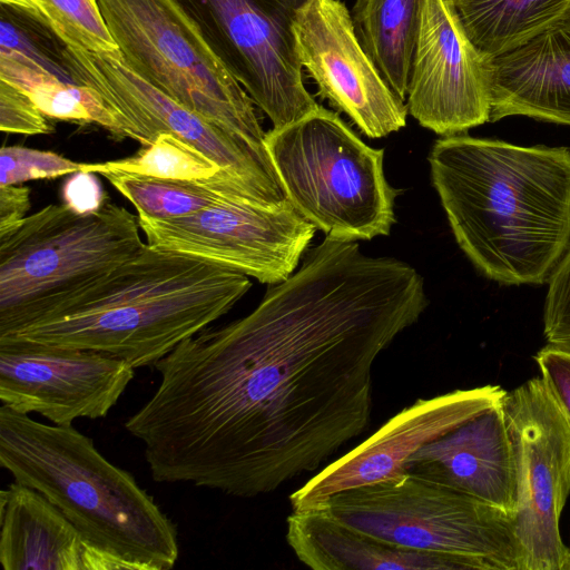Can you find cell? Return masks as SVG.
<instances>
[{
    "instance_id": "44dd1931",
    "label": "cell",
    "mask_w": 570,
    "mask_h": 570,
    "mask_svg": "<svg viewBox=\"0 0 570 570\" xmlns=\"http://www.w3.org/2000/svg\"><path fill=\"white\" fill-rule=\"evenodd\" d=\"M425 0H356L352 20L358 40L390 89L403 101Z\"/></svg>"
},
{
    "instance_id": "8992f818",
    "label": "cell",
    "mask_w": 570,
    "mask_h": 570,
    "mask_svg": "<svg viewBox=\"0 0 570 570\" xmlns=\"http://www.w3.org/2000/svg\"><path fill=\"white\" fill-rule=\"evenodd\" d=\"M139 228L138 216L107 199L88 214L62 203L26 216L0 236V336L137 255L146 245Z\"/></svg>"
},
{
    "instance_id": "f546056e",
    "label": "cell",
    "mask_w": 570,
    "mask_h": 570,
    "mask_svg": "<svg viewBox=\"0 0 570 570\" xmlns=\"http://www.w3.org/2000/svg\"><path fill=\"white\" fill-rule=\"evenodd\" d=\"M534 360L543 383L570 424V347L548 343Z\"/></svg>"
},
{
    "instance_id": "d6986e66",
    "label": "cell",
    "mask_w": 570,
    "mask_h": 570,
    "mask_svg": "<svg viewBox=\"0 0 570 570\" xmlns=\"http://www.w3.org/2000/svg\"><path fill=\"white\" fill-rule=\"evenodd\" d=\"M286 539L314 570H492L487 562L393 544L337 518L326 504L292 510Z\"/></svg>"
},
{
    "instance_id": "8fae6325",
    "label": "cell",
    "mask_w": 570,
    "mask_h": 570,
    "mask_svg": "<svg viewBox=\"0 0 570 570\" xmlns=\"http://www.w3.org/2000/svg\"><path fill=\"white\" fill-rule=\"evenodd\" d=\"M273 128L320 107L303 82L294 22L309 0H175Z\"/></svg>"
},
{
    "instance_id": "cb8c5ba5",
    "label": "cell",
    "mask_w": 570,
    "mask_h": 570,
    "mask_svg": "<svg viewBox=\"0 0 570 570\" xmlns=\"http://www.w3.org/2000/svg\"><path fill=\"white\" fill-rule=\"evenodd\" d=\"M83 171L104 176L135 206L138 216L153 219L181 217L227 198H245L213 177L199 180L166 179L108 169L101 163H86Z\"/></svg>"
},
{
    "instance_id": "9a60e30c",
    "label": "cell",
    "mask_w": 570,
    "mask_h": 570,
    "mask_svg": "<svg viewBox=\"0 0 570 570\" xmlns=\"http://www.w3.org/2000/svg\"><path fill=\"white\" fill-rule=\"evenodd\" d=\"M487 62L465 35L451 0H425L407 88L409 114L442 136L490 121Z\"/></svg>"
},
{
    "instance_id": "ac0fdd59",
    "label": "cell",
    "mask_w": 570,
    "mask_h": 570,
    "mask_svg": "<svg viewBox=\"0 0 570 570\" xmlns=\"http://www.w3.org/2000/svg\"><path fill=\"white\" fill-rule=\"evenodd\" d=\"M487 66L490 121L525 116L570 126V12Z\"/></svg>"
},
{
    "instance_id": "f1b7e54d",
    "label": "cell",
    "mask_w": 570,
    "mask_h": 570,
    "mask_svg": "<svg viewBox=\"0 0 570 570\" xmlns=\"http://www.w3.org/2000/svg\"><path fill=\"white\" fill-rule=\"evenodd\" d=\"M0 129L12 134L38 135L50 132L52 127L26 92L0 80Z\"/></svg>"
},
{
    "instance_id": "83f0119b",
    "label": "cell",
    "mask_w": 570,
    "mask_h": 570,
    "mask_svg": "<svg viewBox=\"0 0 570 570\" xmlns=\"http://www.w3.org/2000/svg\"><path fill=\"white\" fill-rule=\"evenodd\" d=\"M547 283L544 337L549 344L570 347V244Z\"/></svg>"
},
{
    "instance_id": "7a4b0ae2",
    "label": "cell",
    "mask_w": 570,
    "mask_h": 570,
    "mask_svg": "<svg viewBox=\"0 0 570 570\" xmlns=\"http://www.w3.org/2000/svg\"><path fill=\"white\" fill-rule=\"evenodd\" d=\"M429 163L474 267L503 285L547 283L570 244V148L458 134L438 139Z\"/></svg>"
},
{
    "instance_id": "7c38bea8",
    "label": "cell",
    "mask_w": 570,
    "mask_h": 570,
    "mask_svg": "<svg viewBox=\"0 0 570 570\" xmlns=\"http://www.w3.org/2000/svg\"><path fill=\"white\" fill-rule=\"evenodd\" d=\"M138 222L151 247L227 267L269 285L294 273L316 230L288 200L267 205L245 198H227L176 218L138 216Z\"/></svg>"
},
{
    "instance_id": "ba28073f",
    "label": "cell",
    "mask_w": 570,
    "mask_h": 570,
    "mask_svg": "<svg viewBox=\"0 0 570 570\" xmlns=\"http://www.w3.org/2000/svg\"><path fill=\"white\" fill-rule=\"evenodd\" d=\"M323 504L393 544L480 560L492 570H521L507 512L419 473L345 490Z\"/></svg>"
},
{
    "instance_id": "52a82bcc",
    "label": "cell",
    "mask_w": 570,
    "mask_h": 570,
    "mask_svg": "<svg viewBox=\"0 0 570 570\" xmlns=\"http://www.w3.org/2000/svg\"><path fill=\"white\" fill-rule=\"evenodd\" d=\"M125 61L144 79L262 153L255 104L175 0H97Z\"/></svg>"
},
{
    "instance_id": "e0dca14e",
    "label": "cell",
    "mask_w": 570,
    "mask_h": 570,
    "mask_svg": "<svg viewBox=\"0 0 570 570\" xmlns=\"http://www.w3.org/2000/svg\"><path fill=\"white\" fill-rule=\"evenodd\" d=\"M425 475L509 515L514 510V469L500 402L425 444L406 462Z\"/></svg>"
},
{
    "instance_id": "4fadbf2b",
    "label": "cell",
    "mask_w": 570,
    "mask_h": 570,
    "mask_svg": "<svg viewBox=\"0 0 570 570\" xmlns=\"http://www.w3.org/2000/svg\"><path fill=\"white\" fill-rule=\"evenodd\" d=\"M125 360L92 350L0 338V401L57 425L101 419L135 377Z\"/></svg>"
},
{
    "instance_id": "603a6c76",
    "label": "cell",
    "mask_w": 570,
    "mask_h": 570,
    "mask_svg": "<svg viewBox=\"0 0 570 570\" xmlns=\"http://www.w3.org/2000/svg\"><path fill=\"white\" fill-rule=\"evenodd\" d=\"M0 80L26 92L48 118L96 124L115 139L127 138L115 114L94 89L60 78L20 50L1 47Z\"/></svg>"
},
{
    "instance_id": "2e32d148",
    "label": "cell",
    "mask_w": 570,
    "mask_h": 570,
    "mask_svg": "<svg viewBox=\"0 0 570 570\" xmlns=\"http://www.w3.org/2000/svg\"><path fill=\"white\" fill-rule=\"evenodd\" d=\"M498 385L455 390L417 400L358 446L328 464L291 497L292 510L325 503L334 494L397 478L425 444L500 402Z\"/></svg>"
},
{
    "instance_id": "6da1fadb",
    "label": "cell",
    "mask_w": 570,
    "mask_h": 570,
    "mask_svg": "<svg viewBox=\"0 0 570 570\" xmlns=\"http://www.w3.org/2000/svg\"><path fill=\"white\" fill-rule=\"evenodd\" d=\"M426 305L411 265L325 236L249 314L158 361L125 428L156 482L274 492L365 430L373 364Z\"/></svg>"
},
{
    "instance_id": "5bb4252c",
    "label": "cell",
    "mask_w": 570,
    "mask_h": 570,
    "mask_svg": "<svg viewBox=\"0 0 570 570\" xmlns=\"http://www.w3.org/2000/svg\"><path fill=\"white\" fill-rule=\"evenodd\" d=\"M302 68L318 95L370 138H382L406 125L409 114L362 47L352 16L341 0H309L293 27Z\"/></svg>"
},
{
    "instance_id": "3957f363",
    "label": "cell",
    "mask_w": 570,
    "mask_h": 570,
    "mask_svg": "<svg viewBox=\"0 0 570 570\" xmlns=\"http://www.w3.org/2000/svg\"><path fill=\"white\" fill-rule=\"evenodd\" d=\"M250 286L243 273L146 244L0 338L92 350L135 368L154 366L227 314Z\"/></svg>"
},
{
    "instance_id": "7402d4cb",
    "label": "cell",
    "mask_w": 570,
    "mask_h": 570,
    "mask_svg": "<svg viewBox=\"0 0 570 570\" xmlns=\"http://www.w3.org/2000/svg\"><path fill=\"white\" fill-rule=\"evenodd\" d=\"M472 45L485 61L541 35L570 12V0H451Z\"/></svg>"
},
{
    "instance_id": "4dcf8cb0",
    "label": "cell",
    "mask_w": 570,
    "mask_h": 570,
    "mask_svg": "<svg viewBox=\"0 0 570 570\" xmlns=\"http://www.w3.org/2000/svg\"><path fill=\"white\" fill-rule=\"evenodd\" d=\"M63 203L78 214L98 210L107 199L102 186L90 171H76L62 186Z\"/></svg>"
},
{
    "instance_id": "484cf974",
    "label": "cell",
    "mask_w": 570,
    "mask_h": 570,
    "mask_svg": "<svg viewBox=\"0 0 570 570\" xmlns=\"http://www.w3.org/2000/svg\"><path fill=\"white\" fill-rule=\"evenodd\" d=\"M101 165L112 170L181 180L208 179L223 171L215 160L171 132L158 134L130 157Z\"/></svg>"
},
{
    "instance_id": "1f68e13d",
    "label": "cell",
    "mask_w": 570,
    "mask_h": 570,
    "mask_svg": "<svg viewBox=\"0 0 570 570\" xmlns=\"http://www.w3.org/2000/svg\"><path fill=\"white\" fill-rule=\"evenodd\" d=\"M30 208V189L24 186H0V236L11 232Z\"/></svg>"
},
{
    "instance_id": "30bf717a",
    "label": "cell",
    "mask_w": 570,
    "mask_h": 570,
    "mask_svg": "<svg viewBox=\"0 0 570 570\" xmlns=\"http://www.w3.org/2000/svg\"><path fill=\"white\" fill-rule=\"evenodd\" d=\"M514 469L511 525L521 570H570L560 517L570 493V424L541 377L503 394Z\"/></svg>"
},
{
    "instance_id": "5b68a950",
    "label": "cell",
    "mask_w": 570,
    "mask_h": 570,
    "mask_svg": "<svg viewBox=\"0 0 570 570\" xmlns=\"http://www.w3.org/2000/svg\"><path fill=\"white\" fill-rule=\"evenodd\" d=\"M265 148L288 202L327 237L368 240L390 234L397 190L383 171L384 149L366 145L320 106L265 134Z\"/></svg>"
},
{
    "instance_id": "d4e9b609",
    "label": "cell",
    "mask_w": 570,
    "mask_h": 570,
    "mask_svg": "<svg viewBox=\"0 0 570 570\" xmlns=\"http://www.w3.org/2000/svg\"><path fill=\"white\" fill-rule=\"evenodd\" d=\"M48 29L63 46L95 52L119 48L109 32L97 0H0Z\"/></svg>"
},
{
    "instance_id": "4316f807",
    "label": "cell",
    "mask_w": 570,
    "mask_h": 570,
    "mask_svg": "<svg viewBox=\"0 0 570 570\" xmlns=\"http://www.w3.org/2000/svg\"><path fill=\"white\" fill-rule=\"evenodd\" d=\"M85 164L52 151L22 146H2L0 149V186L71 175L83 170Z\"/></svg>"
},
{
    "instance_id": "277c9868",
    "label": "cell",
    "mask_w": 570,
    "mask_h": 570,
    "mask_svg": "<svg viewBox=\"0 0 570 570\" xmlns=\"http://www.w3.org/2000/svg\"><path fill=\"white\" fill-rule=\"evenodd\" d=\"M0 465L61 510L117 570L176 564V524L129 472L72 425L42 423L1 404Z\"/></svg>"
},
{
    "instance_id": "9c48e42d",
    "label": "cell",
    "mask_w": 570,
    "mask_h": 570,
    "mask_svg": "<svg viewBox=\"0 0 570 570\" xmlns=\"http://www.w3.org/2000/svg\"><path fill=\"white\" fill-rule=\"evenodd\" d=\"M69 79L94 89L115 114L126 137L149 145L171 132L215 160L225 175L257 200L287 199L268 154L191 111L138 75L120 51L95 52L63 46L59 55Z\"/></svg>"
},
{
    "instance_id": "ffe728a7",
    "label": "cell",
    "mask_w": 570,
    "mask_h": 570,
    "mask_svg": "<svg viewBox=\"0 0 570 570\" xmlns=\"http://www.w3.org/2000/svg\"><path fill=\"white\" fill-rule=\"evenodd\" d=\"M0 562L4 570H117L61 510L17 481L0 491Z\"/></svg>"
}]
</instances>
